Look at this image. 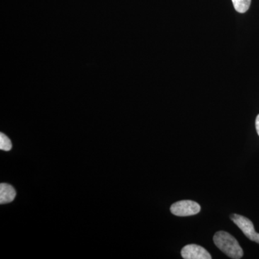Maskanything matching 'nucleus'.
<instances>
[{"label":"nucleus","mask_w":259,"mask_h":259,"mask_svg":"<svg viewBox=\"0 0 259 259\" xmlns=\"http://www.w3.org/2000/svg\"><path fill=\"white\" fill-rule=\"evenodd\" d=\"M214 244L230 258H241L243 250L238 241L230 233L225 231H219L213 237Z\"/></svg>","instance_id":"obj_1"},{"label":"nucleus","mask_w":259,"mask_h":259,"mask_svg":"<svg viewBox=\"0 0 259 259\" xmlns=\"http://www.w3.org/2000/svg\"><path fill=\"white\" fill-rule=\"evenodd\" d=\"M200 209V205L192 200L179 201L172 204L170 208L172 214L179 217L194 215L198 214Z\"/></svg>","instance_id":"obj_2"},{"label":"nucleus","mask_w":259,"mask_h":259,"mask_svg":"<svg viewBox=\"0 0 259 259\" xmlns=\"http://www.w3.org/2000/svg\"><path fill=\"white\" fill-rule=\"evenodd\" d=\"M231 219L248 239L259 244V233L255 231L253 223L249 219L237 214H231Z\"/></svg>","instance_id":"obj_3"},{"label":"nucleus","mask_w":259,"mask_h":259,"mask_svg":"<svg viewBox=\"0 0 259 259\" xmlns=\"http://www.w3.org/2000/svg\"><path fill=\"white\" fill-rule=\"evenodd\" d=\"M182 258L185 259H211L208 251L200 245L190 244L185 245L181 251Z\"/></svg>","instance_id":"obj_4"},{"label":"nucleus","mask_w":259,"mask_h":259,"mask_svg":"<svg viewBox=\"0 0 259 259\" xmlns=\"http://www.w3.org/2000/svg\"><path fill=\"white\" fill-rule=\"evenodd\" d=\"M16 197L14 187L9 184L2 183L0 185V204L10 203Z\"/></svg>","instance_id":"obj_5"},{"label":"nucleus","mask_w":259,"mask_h":259,"mask_svg":"<svg viewBox=\"0 0 259 259\" xmlns=\"http://www.w3.org/2000/svg\"><path fill=\"white\" fill-rule=\"evenodd\" d=\"M233 6L237 12L245 13L249 9L251 0H232Z\"/></svg>","instance_id":"obj_6"},{"label":"nucleus","mask_w":259,"mask_h":259,"mask_svg":"<svg viewBox=\"0 0 259 259\" xmlns=\"http://www.w3.org/2000/svg\"><path fill=\"white\" fill-rule=\"evenodd\" d=\"M12 147L13 145L9 138L5 134H0V149L5 151H9L12 149Z\"/></svg>","instance_id":"obj_7"},{"label":"nucleus","mask_w":259,"mask_h":259,"mask_svg":"<svg viewBox=\"0 0 259 259\" xmlns=\"http://www.w3.org/2000/svg\"><path fill=\"white\" fill-rule=\"evenodd\" d=\"M255 128H256L257 134L259 136V115L257 116L255 119Z\"/></svg>","instance_id":"obj_8"}]
</instances>
